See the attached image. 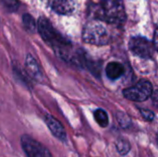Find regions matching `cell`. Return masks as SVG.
Returning <instances> with one entry per match:
<instances>
[{
  "instance_id": "8992f818",
  "label": "cell",
  "mask_w": 158,
  "mask_h": 157,
  "mask_svg": "<svg viewBox=\"0 0 158 157\" xmlns=\"http://www.w3.org/2000/svg\"><path fill=\"white\" fill-rule=\"evenodd\" d=\"M154 44L143 37H134L130 41V49L142 58H151L154 54Z\"/></svg>"
},
{
  "instance_id": "5bb4252c",
  "label": "cell",
  "mask_w": 158,
  "mask_h": 157,
  "mask_svg": "<svg viewBox=\"0 0 158 157\" xmlns=\"http://www.w3.org/2000/svg\"><path fill=\"white\" fill-rule=\"evenodd\" d=\"M117 118H118V121L119 125L122 128H129L130 127V125H131V118L126 114H124L122 112H119V113H118Z\"/></svg>"
},
{
  "instance_id": "52a82bcc",
  "label": "cell",
  "mask_w": 158,
  "mask_h": 157,
  "mask_svg": "<svg viewBox=\"0 0 158 157\" xmlns=\"http://www.w3.org/2000/svg\"><path fill=\"white\" fill-rule=\"evenodd\" d=\"M44 121H45V124L48 127L49 130L51 131V133L57 140L65 143L67 140V133H66V130H65L64 127L62 126V124L51 115H45Z\"/></svg>"
},
{
  "instance_id": "d6986e66",
  "label": "cell",
  "mask_w": 158,
  "mask_h": 157,
  "mask_svg": "<svg viewBox=\"0 0 158 157\" xmlns=\"http://www.w3.org/2000/svg\"><path fill=\"white\" fill-rule=\"evenodd\" d=\"M156 141H157V144H158V132H157V136H156Z\"/></svg>"
},
{
  "instance_id": "6da1fadb",
  "label": "cell",
  "mask_w": 158,
  "mask_h": 157,
  "mask_svg": "<svg viewBox=\"0 0 158 157\" xmlns=\"http://www.w3.org/2000/svg\"><path fill=\"white\" fill-rule=\"evenodd\" d=\"M37 27L42 38L55 49H57L61 54H64V51L69 45V43L54 29L50 21L44 17H40L37 21Z\"/></svg>"
},
{
  "instance_id": "5b68a950",
  "label": "cell",
  "mask_w": 158,
  "mask_h": 157,
  "mask_svg": "<svg viewBox=\"0 0 158 157\" xmlns=\"http://www.w3.org/2000/svg\"><path fill=\"white\" fill-rule=\"evenodd\" d=\"M153 93V86L148 81H141L136 85L124 90V96L134 102H143L147 100Z\"/></svg>"
},
{
  "instance_id": "7a4b0ae2",
  "label": "cell",
  "mask_w": 158,
  "mask_h": 157,
  "mask_svg": "<svg viewBox=\"0 0 158 157\" xmlns=\"http://www.w3.org/2000/svg\"><path fill=\"white\" fill-rule=\"evenodd\" d=\"M103 18L113 24H121L125 20V9L121 0H101Z\"/></svg>"
},
{
  "instance_id": "7c38bea8",
  "label": "cell",
  "mask_w": 158,
  "mask_h": 157,
  "mask_svg": "<svg viewBox=\"0 0 158 157\" xmlns=\"http://www.w3.org/2000/svg\"><path fill=\"white\" fill-rule=\"evenodd\" d=\"M94 119L98 125L102 128H106L108 125V116L103 109H97L94 111Z\"/></svg>"
},
{
  "instance_id": "9a60e30c",
  "label": "cell",
  "mask_w": 158,
  "mask_h": 157,
  "mask_svg": "<svg viewBox=\"0 0 158 157\" xmlns=\"http://www.w3.org/2000/svg\"><path fill=\"white\" fill-rule=\"evenodd\" d=\"M4 6L10 12L17 11L19 8V1L18 0H1Z\"/></svg>"
},
{
  "instance_id": "30bf717a",
  "label": "cell",
  "mask_w": 158,
  "mask_h": 157,
  "mask_svg": "<svg viewBox=\"0 0 158 157\" xmlns=\"http://www.w3.org/2000/svg\"><path fill=\"white\" fill-rule=\"evenodd\" d=\"M106 75L111 80H117L124 73L123 66L118 62H110L106 68Z\"/></svg>"
},
{
  "instance_id": "8fae6325",
  "label": "cell",
  "mask_w": 158,
  "mask_h": 157,
  "mask_svg": "<svg viewBox=\"0 0 158 157\" xmlns=\"http://www.w3.org/2000/svg\"><path fill=\"white\" fill-rule=\"evenodd\" d=\"M22 21L24 28L30 33H33L36 31V21L30 14H24L22 17Z\"/></svg>"
},
{
  "instance_id": "ac0fdd59",
  "label": "cell",
  "mask_w": 158,
  "mask_h": 157,
  "mask_svg": "<svg viewBox=\"0 0 158 157\" xmlns=\"http://www.w3.org/2000/svg\"><path fill=\"white\" fill-rule=\"evenodd\" d=\"M154 46L158 51V29L156 31L155 36H154Z\"/></svg>"
},
{
  "instance_id": "9c48e42d",
  "label": "cell",
  "mask_w": 158,
  "mask_h": 157,
  "mask_svg": "<svg viewBox=\"0 0 158 157\" xmlns=\"http://www.w3.org/2000/svg\"><path fill=\"white\" fill-rule=\"evenodd\" d=\"M26 69L29 73V75L35 81L42 80V72L40 70V68L35 60V58L31 55L28 54L26 56Z\"/></svg>"
},
{
  "instance_id": "4fadbf2b",
  "label": "cell",
  "mask_w": 158,
  "mask_h": 157,
  "mask_svg": "<svg viewBox=\"0 0 158 157\" xmlns=\"http://www.w3.org/2000/svg\"><path fill=\"white\" fill-rule=\"evenodd\" d=\"M117 150L118 151V153L121 155H127L130 150H131V144L129 142L120 139L118 142H117Z\"/></svg>"
},
{
  "instance_id": "2e32d148",
  "label": "cell",
  "mask_w": 158,
  "mask_h": 157,
  "mask_svg": "<svg viewBox=\"0 0 158 157\" xmlns=\"http://www.w3.org/2000/svg\"><path fill=\"white\" fill-rule=\"evenodd\" d=\"M141 115L143 116V118L147 120V121H152L155 118V114L154 112H152L151 110L148 109H141Z\"/></svg>"
},
{
  "instance_id": "3957f363",
  "label": "cell",
  "mask_w": 158,
  "mask_h": 157,
  "mask_svg": "<svg viewBox=\"0 0 158 157\" xmlns=\"http://www.w3.org/2000/svg\"><path fill=\"white\" fill-rule=\"evenodd\" d=\"M82 38L83 41L88 43L104 45L108 42V32L101 23L90 21L83 29Z\"/></svg>"
},
{
  "instance_id": "ba28073f",
  "label": "cell",
  "mask_w": 158,
  "mask_h": 157,
  "mask_svg": "<svg viewBox=\"0 0 158 157\" xmlns=\"http://www.w3.org/2000/svg\"><path fill=\"white\" fill-rule=\"evenodd\" d=\"M49 4L53 10L61 15H69L74 10L72 0H49Z\"/></svg>"
},
{
  "instance_id": "277c9868",
  "label": "cell",
  "mask_w": 158,
  "mask_h": 157,
  "mask_svg": "<svg viewBox=\"0 0 158 157\" xmlns=\"http://www.w3.org/2000/svg\"><path fill=\"white\" fill-rule=\"evenodd\" d=\"M20 144L27 157H53L44 145L28 134H23L20 137Z\"/></svg>"
},
{
  "instance_id": "e0dca14e",
  "label": "cell",
  "mask_w": 158,
  "mask_h": 157,
  "mask_svg": "<svg viewBox=\"0 0 158 157\" xmlns=\"http://www.w3.org/2000/svg\"><path fill=\"white\" fill-rule=\"evenodd\" d=\"M152 99H153V103L155 104V105L158 107V90L156 91L154 93H152Z\"/></svg>"
}]
</instances>
